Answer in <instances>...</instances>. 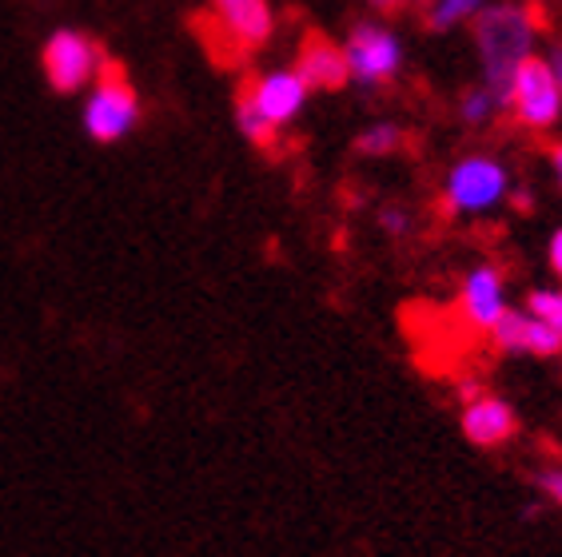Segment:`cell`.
I'll return each mask as SVG.
<instances>
[{
  "instance_id": "20",
  "label": "cell",
  "mask_w": 562,
  "mask_h": 557,
  "mask_svg": "<svg viewBox=\"0 0 562 557\" xmlns=\"http://www.w3.org/2000/svg\"><path fill=\"white\" fill-rule=\"evenodd\" d=\"M547 259H551V271L562 278V227L551 236V247H547Z\"/></svg>"
},
{
  "instance_id": "11",
  "label": "cell",
  "mask_w": 562,
  "mask_h": 557,
  "mask_svg": "<svg viewBox=\"0 0 562 557\" xmlns=\"http://www.w3.org/2000/svg\"><path fill=\"white\" fill-rule=\"evenodd\" d=\"M507 311V291H503V271L483 263L463 278V315L483 331H491L498 315Z\"/></svg>"
},
{
  "instance_id": "13",
  "label": "cell",
  "mask_w": 562,
  "mask_h": 557,
  "mask_svg": "<svg viewBox=\"0 0 562 557\" xmlns=\"http://www.w3.org/2000/svg\"><path fill=\"white\" fill-rule=\"evenodd\" d=\"M498 112H507V100L495 96L487 84L471 88V92H463V100H459V116H463L467 128H491Z\"/></svg>"
},
{
  "instance_id": "3",
  "label": "cell",
  "mask_w": 562,
  "mask_h": 557,
  "mask_svg": "<svg viewBox=\"0 0 562 557\" xmlns=\"http://www.w3.org/2000/svg\"><path fill=\"white\" fill-rule=\"evenodd\" d=\"M347 72H351V84L363 88V92H375L379 84H391L403 68V44L400 36L383 29L379 21H359L351 24L347 33Z\"/></svg>"
},
{
  "instance_id": "23",
  "label": "cell",
  "mask_w": 562,
  "mask_h": 557,
  "mask_svg": "<svg viewBox=\"0 0 562 557\" xmlns=\"http://www.w3.org/2000/svg\"><path fill=\"white\" fill-rule=\"evenodd\" d=\"M551 168H554V180L562 187V144H551Z\"/></svg>"
},
{
  "instance_id": "6",
  "label": "cell",
  "mask_w": 562,
  "mask_h": 557,
  "mask_svg": "<svg viewBox=\"0 0 562 557\" xmlns=\"http://www.w3.org/2000/svg\"><path fill=\"white\" fill-rule=\"evenodd\" d=\"M104 68V53L92 36L76 33V29H60L44 44V76L60 96H72L80 88H88Z\"/></svg>"
},
{
  "instance_id": "14",
  "label": "cell",
  "mask_w": 562,
  "mask_h": 557,
  "mask_svg": "<svg viewBox=\"0 0 562 557\" xmlns=\"http://www.w3.org/2000/svg\"><path fill=\"white\" fill-rule=\"evenodd\" d=\"M236 124H239V132L256 144V148H268L271 139H276V132H280L268 116H263L260 107H256V100H251L248 88H239V96H236Z\"/></svg>"
},
{
  "instance_id": "15",
  "label": "cell",
  "mask_w": 562,
  "mask_h": 557,
  "mask_svg": "<svg viewBox=\"0 0 562 557\" xmlns=\"http://www.w3.org/2000/svg\"><path fill=\"white\" fill-rule=\"evenodd\" d=\"M487 0H427V29L435 33H451L463 21H471Z\"/></svg>"
},
{
  "instance_id": "4",
  "label": "cell",
  "mask_w": 562,
  "mask_h": 557,
  "mask_svg": "<svg viewBox=\"0 0 562 557\" xmlns=\"http://www.w3.org/2000/svg\"><path fill=\"white\" fill-rule=\"evenodd\" d=\"M507 107L515 112L522 128L530 132H551L562 120V84L554 76L551 60L547 56L530 53L519 65L515 80H510V100Z\"/></svg>"
},
{
  "instance_id": "8",
  "label": "cell",
  "mask_w": 562,
  "mask_h": 557,
  "mask_svg": "<svg viewBox=\"0 0 562 557\" xmlns=\"http://www.w3.org/2000/svg\"><path fill=\"white\" fill-rule=\"evenodd\" d=\"M491 339H495L498 351L507 354H539V359H551V354L562 351V334L554 331L551 322H542L539 315L530 311H510V307L491 327Z\"/></svg>"
},
{
  "instance_id": "17",
  "label": "cell",
  "mask_w": 562,
  "mask_h": 557,
  "mask_svg": "<svg viewBox=\"0 0 562 557\" xmlns=\"http://www.w3.org/2000/svg\"><path fill=\"white\" fill-rule=\"evenodd\" d=\"M527 311L539 315L542 322H551L554 331L562 334V291H530Z\"/></svg>"
},
{
  "instance_id": "9",
  "label": "cell",
  "mask_w": 562,
  "mask_h": 557,
  "mask_svg": "<svg viewBox=\"0 0 562 557\" xmlns=\"http://www.w3.org/2000/svg\"><path fill=\"white\" fill-rule=\"evenodd\" d=\"M295 72L303 76V84L312 88V92H336V88L351 84V72H347V53L324 33L303 36L300 56H295Z\"/></svg>"
},
{
  "instance_id": "10",
  "label": "cell",
  "mask_w": 562,
  "mask_h": 557,
  "mask_svg": "<svg viewBox=\"0 0 562 557\" xmlns=\"http://www.w3.org/2000/svg\"><path fill=\"white\" fill-rule=\"evenodd\" d=\"M515 410L503 402V398H491V395H479L475 402H467L463 407V434L467 442H475L483 451H495L503 442L515 439Z\"/></svg>"
},
{
  "instance_id": "7",
  "label": "cell",
  "mask_w": 562,
  "mask_h": 557,
  "mask_svg": "<svg viewBox=\"0 0 562 557\" xmlns=\"http://www.w3.org/2000/svg\"><path fill=\"white\" fill-rule=\"evenodd\" d=\"M244 88H248L256 107H260L276 128L292 124V120L303 112V104H307V92H312V88L303 84V76L295 72V68H276V72L251 76Z\"/></svg>"
},
{
  "instance_id": "1",
  "label": "cell",
  "mask_w": 562,
  "mask_h": 557,
  "mask_svg": "<svg viewBox=\"0 0 562 557\" xmlns=\"http://www.w3.org/2000/svg\"><path fill=\"white\" fill-rule=\"evenodd\" d=\"M475 29V53L479 68H483V84L495 96L510 100V80L519 72V65L535 53V36H539V12L530 4H515V0H495L471 16Z\"/></svg>"
},
{
  "instance_id": "2",
  "label": "cell",
  "mask_w": 562,
  "mask_h": 557,
  "mask_svg": "<svg viewBox=\"0 0 562 557\" xmlns=\"http://www.w3.org/2000/svg\"><path fill=\"white\" fill-rule=\"evenodd\" d=\"M140 124V96L128 84L124 68L104 60L100 76L92 80V96L85 104V132L97 144H116Z\"/></svg>"
},
{
  "instance_id": "21",
  "label": "cell",
  "mask_w": 562,
  "mask_h": 557,
  "mask_svg": "<svg viewBox=\"0 0 562 557\" xmlns=\"http://www.w3.org/2000/svg\"><path fill=\"white\" fill-rule=\"evenodd\" d=\"M371 9H379V12H403L412 0H368Z\"/></svg>"
},
{
  "instance_id": "19",
  "label": "cell",
  "mask_w": 562,
  "mask_h": 557,
  "mask_svg": "<svg viewBox=\"0 0 562 557\" xmlns=\"http://www.w3.org/2000/svg\"><path fill=\"white\" fill-rule=\"evenodd\" d=\"M539 490L551 498V502H559L562 505V470L554 466V470H542L539 474Z\"/></svg>"
},
{
  "instance_id": "18",
  "label": "cell",
  "mask_w": 562,
  "mask_h": 557,
  "mask_svg": "<svg viewBox=\"0 0 562 557\" xmlns=\"http://www.w3.org/2000/svg\"><path fill=\"white\" fill-rule=\"evenodd\" d=\"M379 227L387 231V236H407L412 231V212L407 207H400V204H387V207H379Z\"/></svg>"
},
{
  "instance_id": "22",
  "label": "cell",
  "mask_w": 562,
  "mask_h": 557,
  "mask_svg": "<svg viewBox=\"0 0 562 557\" xmlns=\"http://www.w3.org/2000/svg\"><path fill=\"white\" fill-rule=\"evenodd\" d=\"M483 395V390H479V383H459V402H475V398Z\"/></svg>"
},
{
  "instance_id": "5",
  "label": "cell",
  "mask_w": 562,
  "mask_h": 557,
  "mask_svg": "<svg viewBox=\"0 0 562 557\" xmlns=\"http://www.w3.org/2000/svg\"><path fill=\"white\" fill-rule=\"evenodd\" d=\"M507 168L495 156H463L447 175L443 204L454 215H483L507 200Z\"/></svg>"
},
{
  "instance_id": "24",
  "label": "cell",
  "mask_w": 562,
  "mask_h": 557,
  "mask_svg": "<svg viewBox=\"0 0 562 557\" xmlns=\"http://www.w3.org/2000/svg\"><path fill=\"white\" fill-rule=\"evenodd\" d=\"M547 60H551L554 76H559V84H562V44H559V48H551V56H547Z\"/></svg>"
},
{
  "instance_id": "16",
  "label": "cell",
  "mask_w": 562,
  "mask_h": 557,
  "mask_svg": "<svg viewBox=\"0 0 562 557\" xmlns=\"http://www.w3.org/2000/svg\"><path fill=\"white\" fill-rule=\"evenodd\" d=\"M356 148L363 151V156H391V151H400L403 148V128L400 124H371V128L359 132L356 139Z\"/></svg>"
},
{
  "instance_id": "12",
  "label": "cell",
  "mask_w": 562,
  "mask_h": 557,
  "mask_svg": "<svg viewBox=\"0 0 562 557\" xmlns=\"http://www.w3.org/2000/svg\"><path fill=\"white\" fill-rule=\"evenodd\" d=\"M212 4H216L220 24L244 48H260L276 33V12H271L268 0H212Z\"/></svg>"
}]
</instances>
